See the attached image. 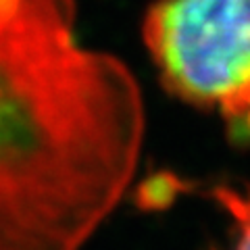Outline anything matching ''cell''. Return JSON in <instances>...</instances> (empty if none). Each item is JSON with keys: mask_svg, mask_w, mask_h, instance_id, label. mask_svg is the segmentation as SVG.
<instances>
[{"mask_svg": "<svg viewBox=\"0 0 250 250\" xmlns=\"http://www.w3.org/2000/svg\"><path fill=\"white\" fill-rule=\"evenodd\" d=\"M75 21V0H0V250H82L142 154L138 80Z\"/></svg>", "mask_w": 250, "mask_h": 250, "instance_id": "6da1fadb", "label": "cell"}, {"mask_svg": "<svg viewBox=\"0 0 250 250\" xmlns=\"http://www.w3.org/2000/svg\"><path fill=\"white\" fill-rule=\"evenodd\" d=\"M142 38L171 96L250 140V0H152Z\"/></svg>", "mask_w": 250, "mask_h": 250, "instance_id": "7a4b0ae2", "label": "cell"}, {"mask_svg": "<svg viewBox=\"0 0 250 250\" xmlns=\"http://www.w3.org/2000/svg\"><path fill=\"white\" fill-rule=\"evenodd\" d=\"M208 196L221 207L229 223L228 240L215 250H250V188L219 184L210 188Z\"/></svg>", "mask_w": 250, "mask_h": 250, "instance_id": "3957f363", "label": "cell"}]
</instances>
